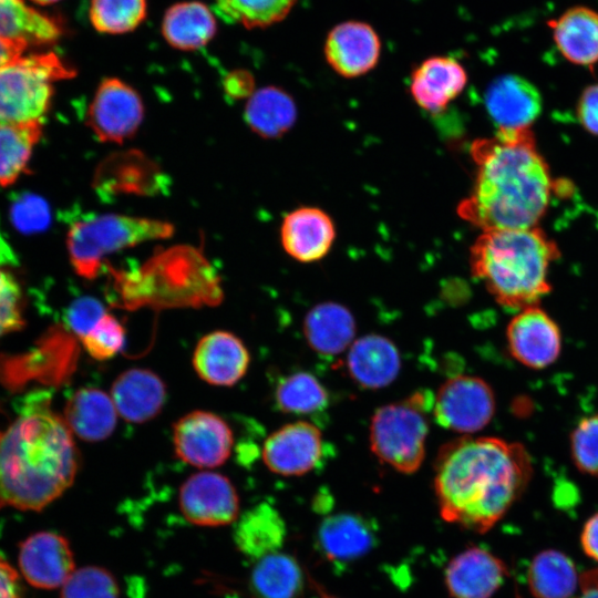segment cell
I'll return each instance as SVG.
<instances>
[{
  "mask_svg": "<svg viewBox=\"0 0 598 598\" xmlns=\"http://www.w3.org/2000/svg\"><path fill=\"white\" fill-rule=\"evenodd\" d=\"M533 468L526 448L497 437L465 435L445 443L434 462L442 518L485 533L525 491Z\"/></svg>",
  "mask_w": 598,
  "mask_h": 598,
  "instance_id": "1",
  "label": "cell"
},
{
  "mask_svg": "<svg viewBox=\"0 0 598 598\" xmlns=\"http://www.w3.org/2000/svg\"><path fill=\"white\" fill-rule=\"evenodd\" d=\"M471 155L476 176L458 216L483 231L535 227L548 206L551 181L532 131L498 130L474 141Z\"/></svg>",
  "mask_w": 598,
  "mask_h": 598,
  "instance_id": "2",
  "label": "cell"
},
{
  "mask_svg": "<svg viewBox=\"0 0 598 598\" xmlns=\"http://www.w3.org/2000/svg\"><path fill=\"white\" fill-rule=\"evenodd\" d=\"M79 467L72 431L32 394L19 417L0 431V508L41 511L71 486Z\"/></svg>",
  "mask_w": 598,
  "mask_h": 598,
  "instance_id": "3",
  "label": "cell"
},
{
  "mask_svg": "<svg viewBox=\"0 0 598 598\" xmlns=\"http://www.w3.org/2000/svg\"><path fill=\"white\" fill-rule=\"evenodd\" d=\"M558 257L556 244L535 226L483 231L471 247L470 265L502 307L520 311L549 292L548 269Z\"/></svg>",
  "mask_w": 598,
  "mask_h": 598,
  "instance_id": "4",
  "label": "cell"
},
{
  "mask_svg": "<svg viewBox=\"0 0 598 598\" xmlns=\"http://www.w3.org/2000/svg\"><path fill=\"white\" fill-rule=\"evenodd\" d=\"M118 292L132 300L166 302L218 300L217 276L203 252L193 246L177 245L155 254L138 269L112 271Z\"/></svg>",
  "mask_w": 598,
  "mask_h": 598,
  "instance_id": "5",
  "label": "cell"
},
{
  "mask_svg": "<svg viewBox=\"0 0 598 598\" xmlns=\"http://www.w3.org/2000/svg\"><path fill=\"white\" fill-rule=\"evenodd\" d=\"M174 233L171 223L122 214L85 216L74 221L66 236L70 262L85 279H95L107 255L138 244L167 239Z\"/></svg>",
  "mask_w": 598,
  "mask_h": 598,
  "instance_id": "6",
  "label": "cell"
},
{
  "mask_svg": "<svg viewBox=\"0 0 598 598\" xmlns=\"http://www.w3.org/2000/svg\"><path fill=\"white\" fill-rule=\"evenodd\" d=\"M433 402L434 395L420 391L401 402L379 408L370 423L373 454L400 473L416 472L425 457L426 413L433 409Z\"/></svg>",
  "mask_w": 598,
  "mask_h": 598,
  "instance_id": "7",
  "label": "cell"
},
{
  "mask_svg": "<svg viewBox=\"0 0 598 598\" xmlns=\"http://www.w3.org/2000/svg\"><path fill=\"white\" fill-rule=\"evenodd\" d=\"M75 72L53 52L21 55L0 66V122H42L53 84Z\"/></svg>",
  "mask_w": 598,
  "mask_h": 598,
  "instance_id": "8",
  "label": "cell"
},
{
  "mask_svg": "<svg viewBox=\"0 0 598 598\" xmlns=\"http://www.w3.org/2000/svg\"><path fill=\"white\" fill-rule=\"evenodd\" d=\"M495 403L494 392L483 379L456 375L440 386L432 411L442 427L468 435L489 423Z\"/></svg>",
  "mask_w": 598,
  "mask_h": 598,
  "instance_id": "9",
  "label": "cell"
},
{
  "mask_svg": "<svg viewBox=\"0 0 598 598\" xmlns=\"http://www.w3.org/2000/svg\"><path fill=\"white\" fill-rule=\"evenodd\" d=\"M143 116L140 94L121 79L105 78L87 107L86 125L101 142L118 144L136 133Z\"/></svg>",
  "mask_w": 598,
  "mask_h": 598,
  "instance_id": "10",
  "label": "cell"
},
{
  "mask_svg": "<svg viewBox=\"0 0 598 598\" xmlns=\"http://www.w3.org/2000/svg\"><path fill=\"white\" fill-rule=\"evenodd\" d=\"M173 444L183 462L199 468H214L230 456L234 436L227 422L217 414L193 411L174 424Z\"/></svg>",
  "mask_w": 598,
  "mask_h": 598,
  "instance_id": "11",
  "label": "cell"
},
{
  "mask_svg": "<svg viewBox=\"0 0 598 598\" xmlns=\"http://www.w3.org/2000/svg\"><path fill=\"white\" fill-rule=\"evenodd\" d=\"M178 504L183 516L197 526H225L239 516L235 486L229 478L215 472L190 475L181 486Z\"/></svg>",
  "mask_w": 598,
  "mask_h": 598,
  "instance_id": "12",
  "label": "cell"
},
{
  "mask_svg": "<svg viewBox=\"0 0 598 598\" xmlns=\"http://www.w3.org/2000/svg\"><path fill=\"white\" fill-rule=\"evenodd\" d=\"M324 443L312 423L297 421L272 432L262 446V460L282 476H300L312 471L323 457Z\"/></svg>",
  "mask_w": 598,
  "mask_h": 598,
  "instance_id": "13",
  "label": "cell"
},
{
  "mask_svg": "<svg viewBox=\"0 0 598 598\" xmlns=\"http://www.w3.org/2000/svg\"><path fill=\"white\" fill-rule=\"evenodd\" d=\"M506 338L511 354L532 369L550 365L561 349L558 326L537 306L520 310L511 320Z\"/></svg>",
  "mask_w": 598,
  "mask_h": 598,
  "instance_id": "14",
  "label": "cell"
},
{
  "mask_svg": "<svg viewBox=\"0 0 598 598\" xmlns=\"http://www.w3.org/2000/svg\"><path fill=\"white\" fill-rule=\"evenodd\" d=\"M19 566L33 587L55 589L73 574L74 558L65 537L53 532H40L20 545Z\"/></svg>",
  "mask_w": 598,
  "mask_h": 598,
  "instance_id": "15",
  "label": "cell"
},
{
  "mask_svg": "<svg viewBox=\"0 0 598 598\" xmlns=\"http://www.w3.org/2000/svg\"><path fill=\"white\" fill-rule=\"evenodd\" d=\"M381 42L374 29L361 21L336 25L324 43L329 65L344 78H357L371 71L378 63Z\"/></svg>",
  "mask_w": 598,
  "mask_h": 598,
  "instance_id": "16",
  "label": "cell"
},
{
  "mask_svg": "<svg viewBox=\"0 0 598 598\" xmlns=\"http://www.w3.org/2000/svg\"><path fill=\"white\" fill-rule=\"evenodd\" d=\"M94 187L101 194L153 195L162 192L166 181L156 163L140 151L117 152L97 167Z\"/></svg>",
  "mask_w": 598,
  "mask_h": 598,
  "instance_id": "17",
  "label": "cell"
},
{
  "mask_svg": "<svg viewBox=\"0 0 598 598\" xmlns=\"http://www.w3.org/2000/svg\"><path fill=\"white\" fill-rule=\"evenodd\" d=\"M507 575L505 564L482 547H468L448 563L444 581L453 598H491Z\"/></svg>",
  "mask_w": 598,
  "mask_h": 598,
  "instance_id": "18",
  "label": "cell"
},
{
  "mask_svg": "<svg viewBox=\"0 0 598 598\" xmlns=\"http://www.w3.org/2000/svg\"><path fill=\"white\" fill-rule=\"evenodd\" d=\"M249 362L250 355L243 341L221 330L204 336L193 353L196 373L213 385H234L246 374Z\"/></svg>",
  "mask_w": 598,
  "mask_h": 598,
  "instance_id": "19",
  "label": "cell"
},
{
  "mask_svg": "<svg viewBox=\"0 0 598 598\" xmlns=\"http://www.w3.org/2000/svg\"><path fill=\"white\" fill-rule=\"evenodd\" d=\"M485 106L498 130L525 128L542 110L538 90L519 75H502L485 92Z\"/></svg>",
  "mask_w": 598,
  "mask_h": 598,
  "instance_id": "20",
  "label": "cell"
},
{
  "mask_svg": "<svg viewBox=\"0 0 598 598\" xmlns=\"http://www.w3.org/2000/svg\"><path fill=\"white\" fill-rule=\"evenodd\" d=\"M336 228L330 216L317 207H300L282 220L280 239L285 251L301 262L322 259L330 250Z\"/></svg>",
  "mask_w": 598,
  "mask_h": 598,
  "instance_id": "21",
  "label": "cell"
},
{
  "mask_svg": "<svg viewBox=\"0 0 598 598\" xmlns=\"http://www.w3.org/2000/svg\"><path fill=\"white\" fill-rule=\"evenodd\" d=\"M466 82V71L457 60L432 56L412 72L410 91L421 109L440 113L462 93Z\"/></svg>",
  "mask_w": 598,
  "mask_h": 598,
  "instance_id": "22",
  "label": "cell"
},
{
  "mask_svg": "<svg viewBox=\"0 0 598 598\" xmlns=\"http://www.w3.org/2000/svg\"><path fill=\"white\" fill-rule=\"evenodd\" d=\"M111 398L125 421L143 423L155 417L163 409L166 386L153 371L133 368L114 380Z\"/></svg>",
  "mask_w": 598,
  "mask_h": 598,
  "instance_id": "23",
  "label": "cell"
},
{
  "mask_svg": "<svg viewBox=\"0 0 598 598\" xmlns=\"http://www.w3.org/2000/svg\"><path fill=\"white\" fill-rule=\"evenodd\" d=\"M350 377L362 388L380 389L391 384L401 369L395 344L381 334H365L350 346L347 354Z\"/></svg>",
  "mask_w": 598,
  "mask_h": 598,
  "instance_id": "24",
  "label": "cell"
},
{
  "mask_svg": "<svg viewBox=\"0 0 598 598\" xmlns=\"http://www.w3.org/2000/svg\"><path fill=\"white\" fill-rule=\"evenodd\" d=\"M321 554L333 563H350L367 555L375 545V532L360 515L342 513L326 517L317 532Z\"/></svg>",
  "mask_w": 598,
  "mask_h": 598,
  "instance_id": "25",
  "label": "cell"
},
{
  "mask_svg": "<svg viewBox=\"0 0 598 598\" xmlns=\"http://www.w3.org/2000/svg\"><path fill=\"white\" fill-rule=\"evenodd\" d=\"M286 534V524L279 512L269 503H260L238 516L233 536L243 555L258 560L279 551Z\"/></svg>",
  "mask_w": 598,
  "mask_h": 598,
  "instance_id": "26",
  "label": "cell"
},
{
  "mask_svg": "<svg viewBox=\"0 0 598 598\" xmlns=\"http://www.w3.org/2000/svg\"><path fill=\"white\" fill-rule=\"evenodd\" d=\"M303 333L316 352L336 355L353 343L355 320L347 307L337 302H322L306 315Z\"/></svg>",
  "mask_w": 598,
  "mask_h": 598,
  "instance_id": "27",
  "label": "cell"
},
{
  "mask_svg": "<svg viewBox=\"0 0 598 598\" xmlns=\"http://www.w3.org/2000/svg\"><path fill=\"white\" fill-rule=\"evenodd\" d=\"M65 422L85 441L107 439L115 429L117 411L105 392L95 388L78 390L65 405Z\"/></svg>",
  "mask_w": 598,
  "mask_h": 598,
  "instance_id": "28",
  "label": "cell"
},
{
  "mask_svg": "<svg viewBox=\"0 0 598 598\" xmlns=\"http://www.w3.org/2000/svg\"><path fill=\"white\" fill-rule=\"evenodd\" d=\"M554 40L561 54L573 63L591 65L598 61V13L574 7L550 21Z\"/></svg>",
  "mask_w": 598,
  "mask_h": 598,
  "instance_id": "29",
  "label": "cell"
},
{
  "mask_svg": "<svg viewBox=\"0 0 598 598\" xmlns=\"http://www.w3.org/2000/svg\"><path fill=\"white\" fill-rule=\"evenodd\" d=\"M215 16L199 1H184L169 7L163 18L162 34L166 42L182 51L205 47L216 34Z\"/></svg>",
  "mask_w": 598,
  "mask_h": 598,
  "instance_id": "30",
  "label": "cell"
},
{
  "mask_svg": "<svg viewBox=\"0 0 598 598\" xmlns=\"http://www.w3.org/2000/svg\"><path fill=\"white\" fill-rule=\"evenodd\" d=\"M305 580L298 560L277 551L256 560L248 585L252 598H303Z\"/></svg>",
  "mask_w": 598,
  "mask_h": 598,
  "instance_id": "31",
  "label": "cell"
},
{
  "mask_svg": "<svg viewBox=\"0 0 598 598\" xmlns=\"http://www.w3.org/2000/svg\"><path fill=\"white\" fill-rule=\"evenodd\" d=\"M63 33L61 23L23 0H0V38L29 45L55 42Z\"/></svg>",
  "mask_w": 598,
  "mask_h": 598,
  "instance_id": "32",
  "label": "cell"
},
{
  "mask_svg": "<svg viewBox=\"0 0 598 598\" xmlns=\"http://www.w3.org/2000/svg\"><path fill=\"white\" fill-rule=\"evenodd\" d=\"M296 117L293 99L282 89L272 85L255 91L245 107L247 125L265 138L283 135L292 127Z\"/></svg>",
  "mask_w": 598,
  "mask_h": 598,
  "instance_id": "33",
  "label": "cell"
},
{
  "mask_svg": "<svg viewBox=\"0 0 598 598\" xmlns=\"http://www.w3.org/2000/svg\"><path fill=\"white\" fill-rule=\"evenodd\" d=\"M527 581L535 598H571L578 577L573 560L565 554L548 549L532 560Z\"/></svg>",
  "mask_w": 598,
  "mask_h": 598,
  "instance_id": "34",
  "label": "cell"
},
{
  "mask_svg": "<svg viewBox=\"0 0 598 598\" xmlns=\"http://www.w3.org/2000/svg\"><path fill=\"white\" fill-rule=\"evenodd\" d=\"M42 122H0V186L14 183L25 171L42 135Z\"/></svg>",
  "mask_w": 598,
  "mask_h": 598,
  "instance_id": "35",
  "label": "cell"
},
{
  "mask_svg": "<svg viewBox=\"0 0 598 598\" xmlns=\"http://www.w3.org/2000/svg\"><path fill=\"white\" fill-rule=\"evenodd\" d=\"M275 401L281 412L312 414L324 410L328 392L309 372L299 371L285 377L275 390Z\"/></svg>",
  "mask_w": 598,
  "mask_h": 598,
  "instance_id": "36",
  "label": "cell"
},
{
  "mask_svg": "<svg viewBox=\"0 0 598 598\" xmlns=\"http://www.w3.org/2000/svg\"><path fill=\"white\" fill-rule=\"evenodd\" d=\"M146 12V0H91L89 17L96 31L122 34L135 30Z\"/></svg>",
  "mask_w": 598,
  "mask_h": 598,
  "instance_id": "37",
  "label": "cell"
},
{
  "mask_svg": "<svg viewBox=\"0 0 598 598\" xmlns=\"http://www.w3.org/2000/svg\"><path fill=\"white\" fill-rule=\"evenodd\" d=\"M296 0H216L217 13L228 22L248 29L264 28L282 20Z\"/></svg>",
  "mask_w": 598,
  "mask_h": 598,
  "instance_id": "38",
  "label": "cell"
},
{
  "mask_svg": "<svg viewBox=\"0 0 598 598\" xmlns=\"http://www.w3.org/2000/svg\"><path fill=\"white\" fill-rule=\"evenodd\" d=\"M60 598H120V586L110 570L86 566L73 571L62 586Z\"/></svg>",
  "mask_w": 598,
  "mask_h": 598,
  "instance_id": "39",
  "label": "cell"
},
{
  "mask_svg": "<svg viewBox=\"0 0 598 598\" xmlns=\"http://www.w3.org/2000/svg\"><path fill=\"white\" fill-rule=\"evenodd\" d=\"M81 340L92 358L107 360L122 350L125 342V330L114 316L105 312Z\"/></svg>",
  "mask_w": 598,
  "mask_h": 598,
  "instance_id": "40",
  "label": "cell"
},
{
  "mask_svg": "<svg viewBox=\"0 0 598 598\" xmlns=\"http://www.w3.org/2000/svg\"><path fill=\"white\" fill-rule=\"evenodd\" d=\"M571 457L584 473L598 475V414L582 419L571 433Z\"/></svg>",
  "mask_w": 598,
  "mask_h": 598,
  "instance_id": "41",
  "label": "cell"
},
{
  "mask_svg": "<svg viewBox=\"0 0 598 598\" xmlns=\"http://www.w3.org/2000/svg\"><path fill=\"white\" fill-rule=\"evenodd\" d=\"M21 290L10 274L0 267V337L19 330L23 326Z\"/></svg>",
  "mask_w": 598,
  "mask_h": 598,
  "instance_id": "42",
  "label": "cell"
},
{
  "mask_svg": "<svg viewBox=\"0 0 598 598\" xmlns=\"http://www.w3.org/2000/svg\"><path fill=\"white\" fill-rule=\"evenodd\" d=\"M103 305L93 297L74 300L66 311V323L79 338H83L105 313Z\"/></svg>",
  "mask_w": 598,
  "mask_h": 598,
  "instance_id": "43",
  "label": "cell"
},
{
  "mask_svg": "<svg viewBox=\"0 0 598 598\" xmlns=\"http://www.w3.org/2000/svg\"><path fill=\"white\" fill-rule=\"evenodd\" d=\"M12 218L18 228L35 231L49 223V208L44 200L35 196L20 198L12 207Z\"/></svg>",
  "mask_w": 598,
  "mask_h": 598,
  "instance_id": "44",
  "label": "cell"
},
{
  "mask_svg": "<svg viewBox=\"0 0 598 598\" xmlns=\"http://www.w3.org/2000/svg\"><path fill=\"white\" fill-rule=\"evenodd\" d=\"M577 112L581 125L598 135V84L590 85L582 92Z\"/></svg>",
  "mask_w": 598,
  "mask_h": 598,
  "instance_id": "45",
  "label": "cell"
},
{
  "mask_svg": "<svg viewBox=\"0 0 598 598\" xmlns=\"http://www.w3.org/2000/svg\"><path fill=\"white\" fill-rule=\"evenodd\" d=\"M255 81L251 73L246 70H235L224 79V90L233 99H249L254 90Z\"/></svg>",
  "mask_w": 598,
  "mask_h": 598,
  "instance_id": "46",
  "label": "cell"
},
{
  "mask_svg": "<svg viewBox=\"0 0 598 598\" xmlns=\"http://www.w3.org/2000/svg\"><path fill=\"white\" fill-rule=\"evenodd\" d=\"M0 598H21L18 573L0 557Z\"/></svg>",
  "mask_w": 598,
  "mask_h": 598,
  "instance_id": "47",
  "label": "cell"
},
{
  "mask_svg": "<svg viewBox=\"0 0 598 598\" xmlns=\"http://www.w3.org/2000/svg\"><path fill=\"white\" fill-rule=\"evenodd\" d=\"M580 540L586 555L598 561V513L584 525Z\"/></svg>",
  "mask_w": 598,
  "mask_h": 598,
  "instance_id": "48",
  "label": "cell"
},
{
  "mask_svg": "<svg viewBox=\"0 0 598 598\" xmlns=\"http://www.w3.org/2000/svg\"><path fill=\"white\" fill-rule=\"evenodd\" d=\"M579 586L580 595L578 598H598V568L582 573Z\"/></svg>",
  "mask_w": 598,
  "mask_h": 598,
  "instance_id": "49",
  "label": "cell"
},
{
  "mask_svg": "<svg viewBox=\"0 0 598 598\" xmlns=\"http://www.w3.org/2000/svg\"><path fill=\"white\" fill-rule=\"evenodd\" d=\"M27 48L22 43L0 38V66L21 56Z\"/></svg>",
  "mask_w": 598,
  "mask_h": 598,
  "instance_id": "50",
  "label": "cell"
},
{
  "mask_svg": "<svg viewBox=\"0 0 598 598\" xmlns=\"http://www.w3.org/2000/svg\"><path fill=\"white\" fill-rule=\"evenodd\" d=\"M13 261V256L11 254V250L3 241L1 235H0V267L6 266L9 262Z\"/></svg>",
  "mask_w": 598,
  "mask_h": 598,
  "instance_id": "51",
  "label": "cell"
},
{
  "mask_svg": "<svg viewBox=\"0 0 598 598\" xmlns=\"http://www.w3.org/2000/svg\"><path fill=\"white\" fill-rule=\"evenodd\" d=\"M35 3H39V4H51V3H54V2H58L60 0H31Z\"/></svg>",
  "mask_w": 598,
  "mask_h": 598,
  "instance_id": "52",
  "label": "cell"
}]
</instances>
